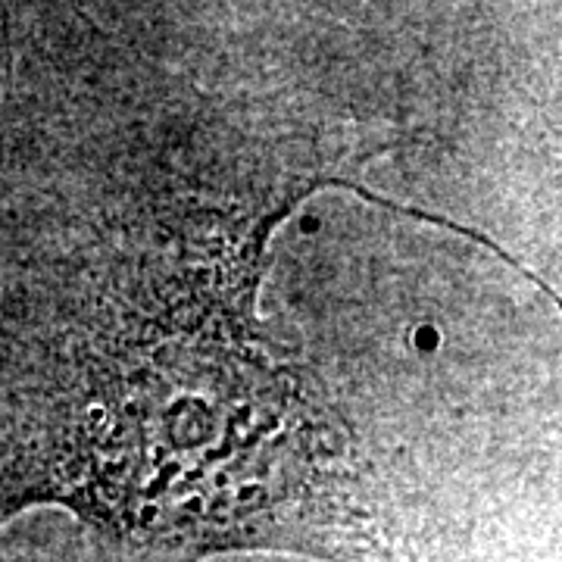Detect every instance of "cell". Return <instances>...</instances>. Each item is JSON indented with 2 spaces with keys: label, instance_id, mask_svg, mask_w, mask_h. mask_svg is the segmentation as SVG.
Wrapping results in <instances>:
<instances>
[{
  "label": "cell",
  "instance_id": "cell-1",
  "mask_svg": "<svg viewBox=\"0 0 562 562\" xmlns=\"http://www.w3.org/2000/svg\"><path fill=\"white\" fill-rule=\"evenodd\" d=\"M438 344V335L431 328H422L419 331V347H435Z\"/></svg>",
  "mask_w": 562,
  "mask_h": 562
}]
</instances>
